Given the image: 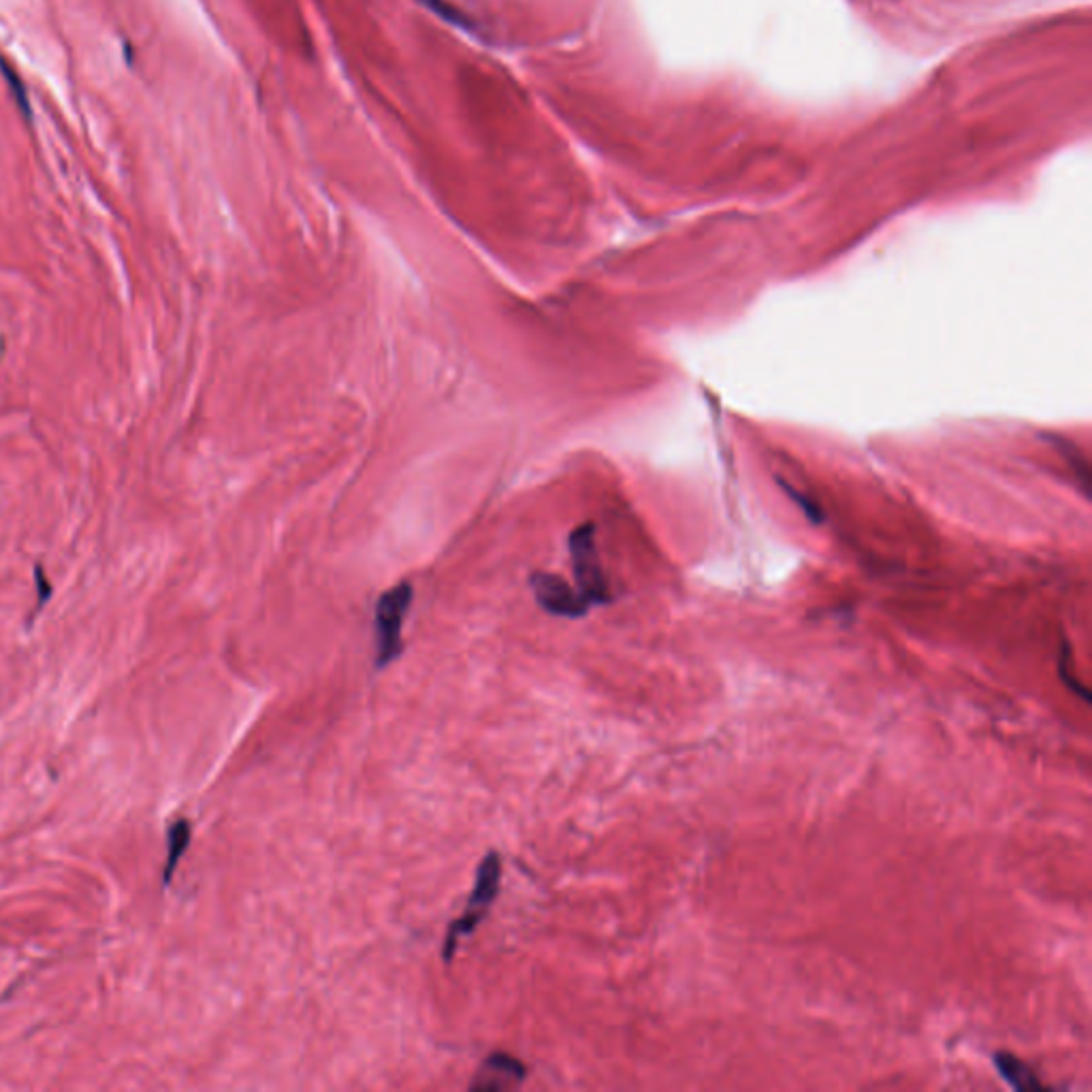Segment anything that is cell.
Wrapping results in <instances>:
<instances>
[{
  "label": "cell",
  "instance_id": "6da1fadb",
  "mask_svg": "<svg viewBox=\"0 0 1092 1092\" xmlns=\"http://www.w3.org/2000/svg\"><path fill=\"white\" fill-rule=\"evenodd\" d=\"M499 879H502V862H499V856L495 851H489V854L482 858L481 867L476 871V881H474V890L472 896L468 900V909L461 917L453 921L448 926V932H446L444 939V949H442V958L444 962L453 960L454 952H457V943L461 937L472 935L474 931L478 928V924L482 921L485 913L489 911L491 903L495 900L499 892Z\"/></svg>",
  "mask_w": 1092,
  "mask_h": 1092
},
{
  "label": "cell",
  "instance_id": "7a4b0ae2",
  "mask_svg": "<svg viewBox=\"0 0 1092 1092\" xmlns=\"http://www.w3.org/2000/svg\"><path fill=\"white\" fill-rule=\"evenodd\" d=\"M414 591L410 583L395 584L393 589L383 594L376 602L373 612V627H376V668H387L391 661L404 653L401 629H404L405 615L412 604Z\"/></svg>",
  "mask_w": 1092,
  "mask_h": 1092
},
{
  "label": "cell",
  "instance_id": "3957f363",
  "mask_svg": "<svg viewBox=\"0 0 1092 1092\" xmlns=\"http://www.w3.org/2000/svg\"><path fill=\"white\" fill-rule=\"evenodd\" d=\"M570 546L572 570H574L576 591L584 598L589 606H604L612 600L611 587L604 576L600 563L598 549H595V527L591 523L576 527L568 540Z\"/></svg>",
  "mask_w": 1092,
  "mask_h": 1092
},
{
  "label": "cell",
  "instance_id": "277c9868",
  "mask_svg": "<svg viewBox=\"0 0 1092 1092\" xmlns=\"http://www.w3.org/2000/svg\"><path fill=\"white\" fill-rule=\"evenodd\" d=\"M530 583L538 604L551 615L579 619V617L589 612V604L584 602L583 595L572 589L562 576L549 574V572H535V574H531Z\"/></svg>",
  "mask_w": 1092,
  "mask_h": 1092
},
{
  "label": "cell",
  "instance_id": "5b68a950",
  "mask_svg": "<svg viewBox=\"0 0 1092 1092\" xmlns=\"http://www.w3.org/2000/svg\"><path fill=\"white\" fill-rule=\"evenodd\" d=\"M525 1073L527 1069L521 1061L513 1058L510 1054L495 1052L482 1062L470 1088L472 1090H506V1088L519 1086L525 1079Z\"/></svg>",
  "mask_w": 1092,
  "mask_h": 1092
},
{
  "label": "cell",
  "instance_id": "8992f818",
  "mask_svg": "<svg viewBox=\"0 0 1092 1092\" xmlns=\"http://www.w3.org/2000/svg\"><path fill=\"white\" fill-rule=\"evenodd\" d=\"M193 841V826L188 819H177L166 830V860L162 867V886H169L177 871V864L184 858L186 850Z\"/></svg>",
  "mask_w": 1092,
  "mask_h": 1092
},
{
  "label": "cell",
  "instance_id": "52a82bcc",
  "mask_svg": "<svg viewBox=\"0 0 1092 1092\" xmlns=\"http://www.w3.org/2000/svg\"><path fill=\"white\" fill-rule=\"evenodd\" d=\"M994 1062H997L998 1073L1005 1078V1082H1009L1013 1088H1018V1090H1041V1088H1046L1041 1082H1039L1037 1075H1035L1024 1062L1018 1061L1013 1054L998 1052L997 1057H994Z\"/></svg>",
  "mask_w": 1092,
  "mask_h": 1092
},
{
  "label": "cell",
  "instance_id": "ba28073f",
  "mask_svg": "<svg viewBox=\"0 0 1092 1092\" xmlns=\"http://www.w3.org/2000/svg\"><path fill=\"white\" fill-rule=\"evenodd\" d=\"M0 68H3V73H5L7 81H9V88L14 90L18 105L24 109V111H28V99H26V92H24V86H22V79H19V75L14 71V67H11V64L5 62V60H0Z\"/></svg>",
  "mask_w": 1092,
  "mask_h": 1092
},
{
  "label": "cell",
  "instance_id": "9c48e42d",
  "mask_svg": "<svg viewBox=\"0 0 1092 1092\" xmlns=\"http://www.w3.org/2000/svg\"><path fill=\"white\" fill-rule=\"evenodd\" d=\"M781 485H783V491H787V493L791 495V499H796V502H798V506H801V508H805V514H807V517L813 519V521L818 523V519L822 517V514H819V510L815 508V506H811L809 499H807L805 495L796 493V491L791 489V485H787V482H781Z\"/></svg>",
  "mask_w": 1092,
  "mask_h": 1092
}]
</instances>
